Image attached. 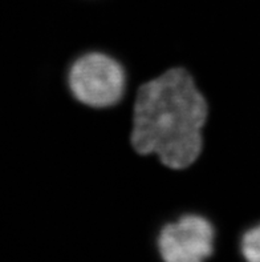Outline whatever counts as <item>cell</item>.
<instances>
[{"label": "cell", "instance_id": "obj_2", "mask_svg": "<svg viewBox=\"0 0 260 262\" xmlns=\"http://www.w3.org/2000/svg\"><path fill=\"white\" fill-rule=\"evenodd\" d=\"M72 96L96 110L112 108L124 99L128 76L115 57L104 52H88L77 57L66 75Z\"/></svg>", "mask_w": 260, "mask_h": 262}, {"label": "cell", "instance_id": "obj_1", "mask_svg": "<svg viewBox=\"0 0 260 262\" xmlns=\"http://www.w3.org/2000/svg\"><path fill=\"white\" fill-rule=\"evenodd\" d=\"M208 103L194 77L174 67L142 84L133 105L130 144L170 169H186L203 149Z\"/></svg>", "mask_w": 260, "mask_h": 262}, {"label": "cell", "instance_id": "obj_3", "mask_svg": "<svg viewBox=\"0 0 260 262\" xmlns=\"http://www.w3.org/2000/svg\"><path fill=\"white\" fill-rule=\"evenodd\" d=\"M215 228L201 214H183L161 228L157 249L162 262H206L214 253Z\"/></svg>", "mask_w": 260, "mask_h": 262}, {"label": "cell", "instance_id": "obj_4", "mask_svg": "<svg viewBox=\"0 0 260 262\" xmlns=\"http://www.w3.org/2000/svg\"><path fill=\"white\" fill-rule=\"evenodd\" d=\"M239 249L246 262H260V223L242 234Z\"/></svg>", "mask_w": 260, "mask_h": 262}]
</instances>
